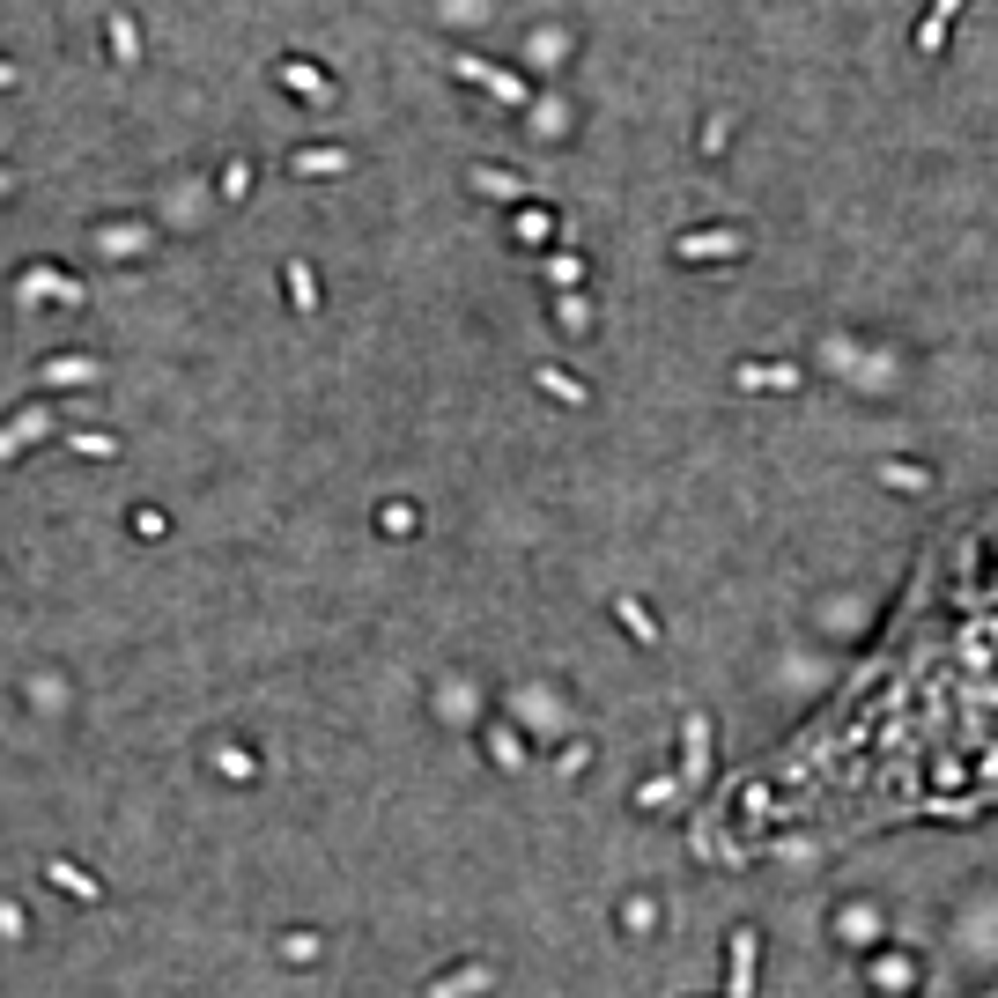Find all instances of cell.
Listing matches in <instances>:
<instances>
[{
  "label": "cell",
  "mask_w": 998,
  "mask_h": 998,
  "mask_svg": "<svg viewBox=\"0 0 998 998\" xmlns=\"http://www.w3.org/2000/svg\"><path fill=\"white\" fill-rule=\"evenodd\" d=\"M991 998H998V991H991Z\"/></svg>",
  "instance_id": "7a4b0ae2"
},
{
  "label": "cell",
  "mask_w": 998,
  "mask_h": 998,
  "mask_svg": "<svg viewBox=\"0 0 998 998\" xmlns=\"http://www.w3.org/2000/svg\"><path fill=\"white\" fill-rule=\"evenodd\" d=\"M984 814H998V496L917 555L880 636L792 740L725 784L703 836L762 858Z\"/></svg>",
  "instance_id": "6da1fadb"
}]
</instances>
